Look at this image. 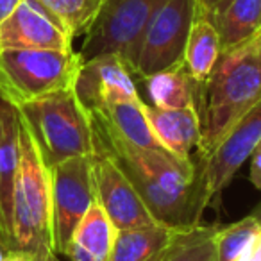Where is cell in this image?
<instances>
[{"mask_svg":"<svg viewBox=\"0 0 261 261\" xmlns=\"http://www.w3.org/2000/svg\"><path fill=\"white\" fill-rule=\"evenodd\" d=\"M95 150L106 154L138 192L154 222L172 229L200 225L210 204L200 161H182L167 150L140 149L91 116Z\"/></svg>","mask_w":261,"mask_h":261,"instance_id":"6da1fadb","label":"cell"},{"mask_svg":"<svg viewBox=\"0 0 261 261\" xmlns=\"http://www.w3.org/2000/svg\"><path fill=\"white\" fill-rule=\"evenodd\" d=\"M261 93V31L240 45L222 50L213 72L197 88L200 145L204 161L220 145Z\"/></svg>","mask_w":261,"mask_h":261,"instance_id":"7a4b0ae2","label":"cell"},{"mask_svg":"<svg viewBox=\"0 0 261 261\" xmlns=\"http://www.w3.org/2000/svg\"><path fill=\"white\" fill-rule=\"evenodd\" d=\"M43 163L52 167L95 152L93 129L75 90H63L16 106Z\"/></svg>","mask_w":261,"mask_h":261,"instance_id":"3957f363","label":"cell"},{"mask_svg":"<svg viewBox=\"0 0 261 261\" xmlns=\"http://www.w3.org/2000/svg\"><path fill=\"white\" fill-rule=\"evenodd\" d=\"M13 243L38 259L52 249L50 170L20 120V167L13 193Z\"/></svg>","mask_w":261,"mask_h":261,"instance_id":"277c9868","label":"cell"},{"mask_svg":"<svg viewBox=\"0 0 261 261\" xmlns=\"http://www.w3.org/2000/svg\"><path fill=\"white\" fill-rule=\"evenodd\" d=\"M83 65L75 50H0V95L15 106L72 90Z\"/></svg>","mask_w":261,"mask_h":261,"instance_id":"5b68a950","label":"cell"},{"mask_svg":"<svg viewBox=\"0 0 261 261\" xmlns=\"http://www.w3.org/2000/svg\"><path fill=\"white\" fill-rule=\"evenodd\" d=\"M168 0H104L97 22L81 45V61L115 54L135 68L147 25Z\"/></svg>","mask_w":261,"mask_h":261,"instance_id":"8992f818","label":"cell"},{"mask_svg":"<svg viewBox=\"0 0 261 261\" xmlns=\"http://www.w3.org/2000/svg\"><path fill=\"white\" fill-rule=\"evenodd\" d=\"M95 202L91 156L72 158L50 168L52 249L65 254L81 220Z\"/></svg>","mask_w":261,"mask_h":261,"instance_id":"52a82bcc","label":"cell"},{"mask_svg":"<svg viewBox=\"0 0 261 261\" xmlns=\"http://www.w3.org/2000/svg\"><path fill=\"white\" fill-rule=\"evenodd\" d=\"M197 0H168L147 25L133 75L140 81L185 63Z\"/></svg>","mask_w":261,"mask_h":261,"instance_id":"ba28073f","label":"cell"},{"mask_svg":"<svg viewBox=\"0 0 261 261\" xmlns=\"http://www.w3.org/2000/svg\"><path fill=\"white\" fill-rule=\"evenodd\" d=\"M261 140V93L254 104L242 115V118L232 125L220 145L211 152L202 165L204 190L207 204L215 197H220L222 190L229 185L242 165L250 158L252 150Z\"/></svg>","mask_w":261,"mask_h":261,"instance_id":"9c48e42d","label":"cell"},{"mask_svg":"<svg viewBox=\"0 0 261 261\" xmlns=\"http://www.w3.org/2000/svg\"><path fill=\"white\" fill-rule=\"evenodd\" d=\"M91 177L95 200L104 210L116 231L154 224L152 215L129 179L106 154L98 150L91 154Z\"/></svg>","mask_w":261,"mask_h":261,"instance_id":"30bf717a","label":"cell"},{"mask_svg":"<svg viewBox=\"0 0 261 261\" xmlns=\"http://www.w3.org/2000/svg\"><path fill=\"white\" fill-rule=\"evenodd\" d=\"M73 90L86 113H95L108 104L140 98L135 75L115 54H102L83 61Z\"/></svg>","mask_w":261,"mask_h":261,"instance_id":"8fae6325","label":"cell"},{"mask_svg":"<svg viewBox=\"0 0 261 261\" xmlns=\"http://www.w3.org/2000/svg\"><path fill=\"white\" fill-rule=\"evenodd\" d=\"M73 40L38 6L36 0H22L13 15L0 25V50H73Z\"/></svg>","mask_w":261,"mask_h":261,"instance_id":"7c38bea8","label":"cell"},{"mask_svg":"<svg viewBox=\"0 0 261 261\" xmlns=\"http://www.w3.org/2000/svg\"><path fill=\"white\" fill-rule=\"evenodd\" d=\"M147 118L152 133L165 150L182 161H199L197 152L200 145V120L195 108L161 109L145 106Z\"/></svg>","mask_w":261,"mask_h":261,"instance_id":"4fadbf2b","label":"cell"},{"mask_svg":"<svg viewBox=\"0 0 261 261\" xmlns=\"http://www.w3.org/2000/svg\"><path fill=\"white\" fill-rule=\"evenodd\" d=\"M20 167V115L0 95V222L13 238V193Z\"/></svg>","mask_w":261,"mask_h":261,"instance_id":"5bb4252c","label":"cell"},{"mask_svg":"<svg viewBox=\"0 0 261 261\" xmlns=\"http://www.w3.org/2000/svg\"><path fill=\"white\" fill-rule=\"evenodd\" d=\"M177 231L158 222L118 231L111 261H167Z\"/></svg>","mask_w":261,"mask_h":261,"instance_id":"9a60e30c","label":"cell"},{"mask_svg":"<svg viewBox=\"0 0 261 261\" xmlns=\"http://www.w3.org/2000/svg\"><path fill=\"white\" fill-rule=\"evenodd\" d=\"M211 15L222 50L240 45L261 31V0H202Z\"/></svg>","mask_w":261,"mask_h":261,"instance_id":"2e32d148","label":"cell"},{"mask_svg":"<svg viewBox=\"0 0 261 261\" xmlns=\"http://www.w3.org/2000/svg\"><path fill=\"white\" fill-rule=\"evenodd\" d=\"M220 54L222 41L217 27L211 20L206 4L202 0H197L195 16H193V23L185 50L186 70L199 84L204 83L213 72Z\"/></svg>","mask_w":261,"mask_h":261,"instance_id":"e0dca14e","label":"cell"},{"mask_svg":"<svg viewBox=\"0 0 261 261\" xmlns=\"http://www.w3.org/2000/svg\"><path fill=\"white\" fill-rule=\"evenodd\" d=\"M116 229L95 200L81 220L65 256L72 261H111Z\"/></svg>","mask_w":261,"mask_h":261,"instance_id":"ac0fdd59","label":"cell"},{"mask_svg":"<svg viewBox=\"0 0 261 261\" xmlns=\"http://www.w3.org/2000/svg\"><path fill=\"white\" fill-rule=\"evenodd\" d=\"M145 106V102L138 98V100L108 104L98 111L88 113V115L97 116L113 133H116L120 138H123L130 145L140 147V149L165 150L160 140L154 136L152 127H150L149 118H147Z\"/></svg>","mask_w":261,"mask_h":261,"instance_id":"d6986e66","label":"cell"},{"mask_svg":"<svg viewBox=\"0 0 261 261\" xmlns=\"http://www.w3.org/2000/svg\"><path fill=\"white\" fill-rule=\"evenodd\" d=\"M152 106L161 109H197L199 83L186 70L185 63L143 79Z\"/></svg>","mask_w":261,"mask_h":261,"instance_id":"ffe728a7","label":"cell"},{"mask_svg":"<svg viewBox=\"0 0 261 261\" xmlns=\"http://www.w3.org/2000/svg\"><path fill=\"white\" fill-rule=\"evenodd\" d=\"M38 6L72 40L86 36L97 22L104 0H36Z\"/></svg>","mask_w":261,"mask_h":261,"instance_id":"44dd1931","label":"cell"},{"mask_svg":"<svg viewBox=\"0 0 261 261\" xmlns=\"http://www.w3.org/2000/svg\"><path fill=\"white\" fill-rule=\"evenodd\" d=\"M261 232V222L256 215L243 217L225 227H217L215 231V245H217L218 261H238L242 254L254 243L256 236Z\"/></svg>","mask_w":261,"mask_h":261,"instance_id":"7402d4cb","label":"cell"},{"mask_svg":"<svg viewBox=\"0 0 261 261\" xmlns=\"http://www.w3.org/2000/svg\"><path fill=\"white\" fill-rule=\"evenodd\" d=\"M215 231V225L202 224L192 229H179L167 261H218Z\"/></svg>","mask_w":261,"mask_h":261,"instance_id":"603a6c76","label":"cell"},{"mask_svg":"<svg viewBox=\"0 0 261 261\" xmlns=\"http://www.w3.org/2000/svg\"><path fill=\"white\" fill-rule=\"evenodd\" d=\"M0 261H36V257L18 250L13 243V238L0 222Z\"/></svg>","mask_w":261,"mask_h":261,"instance_id":"cb8c5ba5","label":"cell"},{"mask_svg":"<svg viewBox=\"0 0 261 261\" xmlns=\"http://www.w3.org/2000/svg\"><path fill=\"white\" fill-rule=\"evenodd\" d=\"M250 161V170H249V179L254 185V188L261 192V140L256 145V149L252 150L249 158Z\"/></svg>","mask_w":261,"mask_h":261,"instance_id":"d4e9b609","label":"cell"},{"mask_svg":"<svg viewBox=\"0 0 261 261\" xmlns=\"http://www.w3.org/2000/svg\"><path fill=\"white\" fill-rule=\"evenodd\" d=\"M238 261H261V232L256 236L254 243L242 254Z\"/></svg>","mask_w":261,"mask_h":261,"instance_id":"484cf974","label":"cell"},{"mask_svg":"<svg viewBox=\"0 0 261 261\" xmlns=\"http://www.w3.org/2000/svg\"><path fill=\"white\" fill-rule=\"evenodd\" d=\"M20 4H22V0H0V25L13 15V11Z\"/></svg>","mask_w":261,"mask_h":261,"instance_id":"4316f807","label":"cell"},{"mask_svg":"<svg viewBox=\"0 0 261 261\" xmlns=\"http://www.w3.org/2000/svg\"><path fill=\"white\" fill-rule=\"evenodd\" d=\"M36 261H61V259H59V254H56L54 250H47V252L41 254Z\"/></svg>","mask_w":261,"mask_h":261,"instance_id":"83f0119b","label":"cell"},{"mask_svg":"<svg viewBox=\"0 0 261 261\" xmlns=\"http://www.w3.org/2000/svg\"><path fill=\"white\" fill-rule=\"evenodd\" d=\"M254 215H256V217L259 218V222H261V207H259V210H257V211H256V213H254Z\"/></svg>","mask_w":261,"mask_h":261,"instance_id":"f1b7e54d","label":"cell"}]
</instances>
